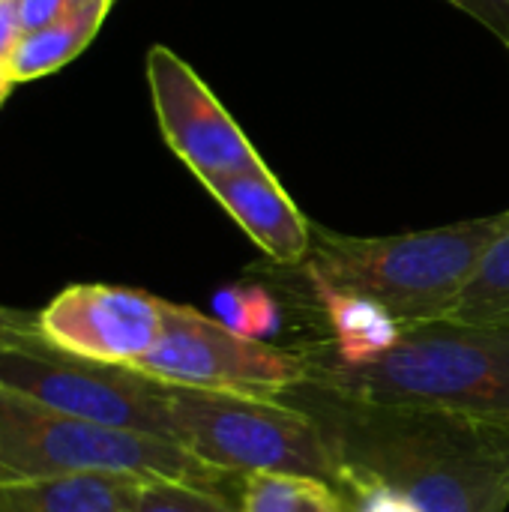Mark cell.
<instances>
[{
	"label": "cell",
	"instance_id": "1",
	"mask_svg": "<svg viewBox=\"0 0 509 512\" xmlns=\"http://www.w3.org/2000/svg\"><path fill=\"white\" fill-rule=\"evenodd\" d=\"M285 396L321 426L336 489L381 486L417 512H507L509 417L372 405L306 384Z\"/></svg>",
	"mask_w": 509,
	"mask_h": 512
},
{
	"label": "cell",
	"instance_id": "7",
	"mask_svg": "<svg viewBox=\"0 0 509 512\" xmlns=\"http://www.w3.org/2000/svg\"><path fill=\"white\" fill-rule=\"evenodd\" d=\"M0 384L66 417L177 444L168 405L171 387L129 366L90 363L42 342L24 351H0Z\"/></svg>",
	"mask_w": 509,
	"mask_h": 512
},
{
	"label": "cell",
	"instance_id": "18",
	"mask_svg": "<svg viewBox=\"0 0 509 512\" xmlns=\"http://www.w3.org/2000/svg\"><path fill=\"white\" fill-rule=\"evenodd\" d=\"M336 492L345 498L348 512H417L402 495L369 483H345Z\"/></svg>",
	"mask_w": 509,
	"mask_h": 512
},
{
	"label": "cell",
	"instance_id": "6",
	"mask_svg": "<svg viewBox=\"0 0 509 512\" xmlns=\"http://www.w3.org/2000/svg\"><path fill=\"white\" fill-rule=\"evenodd\" d=\"M132 369L168 387L261 399H282L309 381L303 351L240 336L222 321L168 300L156 345Z\"/></svg>",
	"mask_w": 509,
	"mask_h": 512
},
{
	"label": "cell",
	"instance_id": "11",
	"mask_svg": "<svg viewBox=\"0 0 509 512\" xmlns=\"http://www.w3.org/2000/svg\"><path fill=\"white\" fill-rule=\"evenodd\" d=\"M303 285L327 327V336L309 345L312 351L339 363H366L387 354L399 342L405 327L375 300L342 294L312 282Z\"/></svg>",
	"mask_w": 509,
	"mask_h": 512
},
{
	"label": "cell",
	"instance_id": "19",
	"mask_svg": "<svg viewBox=\"0 0 509 512\" xmlns=\"http://www.w3.org/2000/svg\"><path fill=\"white\" fill-rule=\"evenodd\" d=\"M42 345L36 312L0 306V351H24Z\"/></svg>",
	"mask_w": 509,
	"mask_h": 512
},
{
	"label": "cell",
	"instance_id": "4",
	"mask_svg": "<svg viewBox=\"0 0 509 512\" xmlns=\"http://www.w3.org/2000/svg\"><path fill=\"white\" fill-rule=\"evenodd\" d=\"M75 474L168 480L222 495L234 480L168 438L84 423L0 384V489Z\"/></svg>",
	"mask_w": 509,
	"mask_h": 512
},
{
	"label": "cell",
	"instance_id": "15",
	"mask_svg": "<svg viewBox=\"0 0 509 512\" xmlns=\"http://www.w3.org/2000/svg\"><path fill=\"white\" fill-rule=\"evenodd\" d=\"M240 512H348L333 483L300 474L240 477Z\"/></svg>",
	"mask_w": 509,
	"mask_h": 512
},
{
	"label": "cell",
	"instance_id": "12",
	"mask_svg": "<svg viewBox=\"0 0 509 512\" xmlns=\"http://www.w3.org/2000/svg\"><path fill=\"white\" fill-rule=\"evenodd\" d=\"M138 477L126 474H75L27 486H3L0 512H135Z\"/></svg>",
	"mask_w": 509,
	"mask_h": 512
},
{
	"label": "cell",
	"instance_id": "16",
	"mask_svg": "<svg viewBox=\"0 0 509 512\" xmlns=\"http://www.w3.org/2000/svg\"><path fill=\"white\" fill-rule=\"evenodd\" d=\"M216 321L240 336L267 342L282 330V306L264 285H228L213 297Z\"/></svg>",
	"mask_w": 509,
	"mask_h": 512
},
{
	"label": "cell",
	"instance_id": "13",
	"mask_svg": "<svg viewBox=\"0 0 509 512\" xmlns=\"http://www.w3.org/2000/svg\"><path fill=\"white\" fill-rule=\"evenodd\" d=\"M111 3L114 0H75V6L54 24L36 33H24L6 66L15 84L36 81L72 63L99 33Z\"/></svg>",
	"mask_w": 509,
	"mask_h": 512
},
{
	"label": "cell",
	"instance_id": "14",
	"mask_svg": "<svg viewBox=\"0 0 509 512\" xmlns=\"http://www.w3.org/2000/svg\"><path fill=\"white\" fill-rule=\"evenodd\" d=\"M447 321L474 327H509V222L477 261Z\"/></svg>",
	"mask_w": 509,
	"mask_h": 512
},
{
	"label": "cell",
	"instance_id": "23",
	"mask_svg": "<svg viewBox=\"0 0 509 512\" xmlns=\"http://www.w3.org/2000/svg\"><path fill=\"white\" fill-rule=\"evenodd\" d=\"M12 87H15V78L9 75V69H6V66H0V105L6 102V96L12 93Z\"/></svg>",
	"mask_w": 509,
	"mask_h": 512
},
{
	"label": "cell",
	"instance_id": "20",
	"mask_svg": "<svg viewBox=\"0 0 509 512\" xmlns=\"http://www.w3.org/2000/svg\"><path fill=\"white\" fill-rule=\"evenodd\" d=\"M72 6H75V0H15V12H18L24 33H36V30L54 24Z\"/></svg>",
	"mask_w": 509,
	"mask_h": 512
},
{
	"label": "cell",
	"instance_id": "10",
	"mask_svg": "<svg viewBox=\"0 0 509 512\" xmlns=\"http://www.w3.org/2000/svg\"><path fill=\"white\" fill-rule=\"evenodd\" d=\"M204 189L276 267H294L309 255L312 225L267 165L207 180Z\"/></svg>",
	"mask_w": 509,
	"mask_h": 512
},
{
	"label": "cell",
	"instance_id": "8",
	"mask_svg": "<svg viewBox=\"0 0 509 512\" xmlns=\"http://www.w3.org/2000/svg\"><path fill=\"white\" fill-rule=\"evenodd\" d=\"M147 84L165 144L201 186L267 165L228 108L180 54L153 45L147 51Z\"/></svg>",
	"mask_w": 509,
	"mask_h": 512
},
{
	"label": "cell",
	"instance_id": "17",
	"mask_svg": "<svg viewBox=\"0 0 509 512\" xmlns=\"http://www.w3.org/2000/svg\"><path fill=\"white\" fill-rule=\"evenodd\" d=\"M135 512H240V507H231L228 495L222 492L198 489L189 483L150 480L141 483Z\"/></svg>",
	"mask_w": 509,
	"mask_h": 512
},
{
	"label": "cell",
	"instance_id": "9",
	"mask_svg": "<svg viewBox=\"0 0 509 512\" xmlns=\"http://www.w3.org/2000/svg\"><path fill=\"white\" fill-rule=\"evenodd\" d=\"M165 300L123 285H69L36 312L45 345L105 366H135L159 339Z\"/></svg>",
	"mask_w": 509,
	"mask_h": 512
},
{
	"label": "cell",
	"instance_id": "5",
	"mask_svg": "<svg viewBox=\"0 0 509 512\" xmlns=\"http://www.w3.org/2000/svg\"><path fill=\"white\" fill-rule=\"evenodd\" d=\"M177 444L204 465L246 474H300L336 486L339 468L321 426L300 408L240 393L168 390Z\"/></svg>",
	"mask_w": 509,
	"mask_h": 512
},
{
	"label": "cell",
	"instance_id": "22",
	"mask_svg": "<svg viewBox=\"0 0 509 512\" xmlns=\"http://www.w3.org/2000/svg\"><path fill=\"white\" fill-rule=\"evenodd\" d=\"M24 30L15 12V0H0V66H9Z\"/></svg>",
	"mask_w": 509,
	"mask_h": 512
},
{
	"label": "cell",
	"instance_id": "21",
	"mask_svg": "<svg viewBox=\"0 0 509 512\" xmlns=\"http://www.w3.org/2000/svg\"><path fill=\"white\" fill-rule=\"evenodd\" d=\"M486 24L504 45H509V0H447Z\"/></svg>",
	"mask_w": 509,
	"mask_h": 512
},
{
	"label": "cell",
	"instance_id": "2",
	"mask_svg": "<svg viewBox=\"0 0 509 512\" xmlns=\"http://www.w3.org/2000/svg\"><path fill=\"white\" fill-rule=\"evenodd\" d=\"M507 222L509 210L393 237H351L312 225L309 255L291 270L300 282L375 300L402 327L435 324L450 318L477 261Z\"/></svg>",
	"mask_w": 509,
	"mask_h": 512
},
{
	"label": "cell",
	"instance_id": "3",
	"mask_svg": "<svg viewBox=\"0 0 509 512\" xmlns=\"http://www.w3.org/2000/svg\"><path fill=\"white\" fill-rule=\"evenodd\" d=\"M306 387L330 396L509 417V327L435 321L405 327L399 342L366 363H339L303 348Z\"/></svg>",
	"mask_w": 509,
	"mask_h": 512
}]
</instances>
